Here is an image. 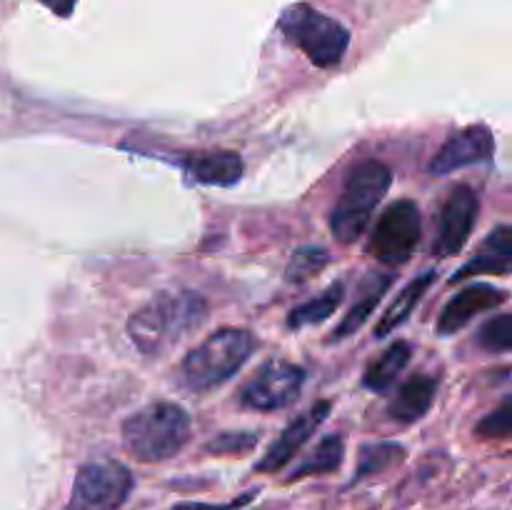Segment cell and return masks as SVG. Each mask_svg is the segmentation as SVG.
Returning <instances> with one entry per match:
<instances>
[{
	"label": "cell",
	"instance_id": "cell-1",
	"mask_svg": "<svg viewBox=\"0 0 512 510\" xmlns=\"http://www.w3.org/2000/svg\"><path fill=\"white\" fill-rule=\"evenodd\" d=\"M205 318H208V303L203 295L173 290V293H158L138 313L130 315L128 333L140 353L158 355L185 333L198 328Z\"/></svg>",
	"mask_w": 512,
	"mask_h": 510
},
{
	"label": "cell",
	"instance_id": "cell-2",
	"mask_svg": "<svg viewBox=\"0 0 512 510\" xmlns=\"http://www.w3.org/2000/svg\"><path fill=\"white\" fill-rule=\"evenodd\" d=\"M190 440V418L180 405L158 400L123 423V445L140 463L175 458Z\"/></svg>",
	"mask_w": 512,
	"mask_h": 510
},
{
	"label": "cell",
	"instance_id": "cell-3",
	"mask_svg": "<svg viewBox=\"0 0 512 510\" xmlns=\"http://www.w3.org/2000/svg\"><path fill=\"white\" fill-rule=\"evenodd\" d=\"M258 348V338L245 328H220L195 345L180 363V380L188 390L218 388L233 378Z\"/></svg>",
	"mask_w": 512,
	"mask_h": 510
},
{
	"label": "cell",
	"instance_id": "cell-4",
	"mask_svg": "<svg viewBox=\"0 0 512 510\" xmlns=\"http://www.w3.org/2000/svg\"><path fill=\"white\" fill-rule=\"evenodd\" d=\"M390 183H393V173L383 160H363L350 170L343 193L330 213V230H333L335 240L348 245L365 233L380 200L388 193Z\"/></svg>",
	"mask_w": 512,
	"mask_h": 510
},
{
	"label": "cell",
	"instance_id": "cell-5",
	"mask_svg": "<svg viewBox=\"0 0 512 510\" xmlns=\"http://www.w3.org/2000/svg\"><path fill=\"white\" fill-rule=\"evenodd\" d=\"M278 28L285 40L303 50L310 63L318 68H335L350 45L348 28L308 3L285 8L278 20Z\"/></svg>",
	"mask_w": 512,
	"mask_h": 510
},
{
	"label": "cell",
	"instance_id": "cell-6",
	"mask_svg": "<svg viewBox=\"0 0 512 510\" xmlns=\"http://www.w3.org/2000/svg\"><path fill=\"white\" fill-rule=\"evenodd\" d=\"M133 485V473L118 460H90L78 468L63 510H120Z\"/></svg>",
	"mask_w": 512,
	"mask_h": 510
},
{
	"label": "cell",
	"instance_id": "cell-7",
	"mask_svg": "<svg viewBox=\"0 0 512 510\" xmlns=\"http://www.w3.org/2000/svg\"><path fill=\"white\" fill-rule=\"evenodd\" d=\"M423 235V215L415 200H395L385 208L368 240V253L388 268H400L418 250Z\"/></svg>",
	"mask_w": 512,
	"mask_h": 510
},
{
	"label": "cell",
	"instance_id": "cell-8",
	"mask_svg": "<svg viewBox=\"0 0 512 510\" xmlns=\"http://www.w3.org/2000/svg\"><path fill=\"white\" fill-rule=\"evenodd\" d=\"M305 385V370L290 360L273 358L255 370L253 378L240 388V405L260 413L283 410L293 403Z\"/></svg>",
	"mask_w": 512,
	"mask_h": 510
},
{
	"label": "cell",
	"instance_id": "cell-9",
	"mask_svg": "<svg viewBox=\"0 0 512 510\" xmlns=\"http://www.w3.org/2000/svg\"><path fill=\"white\" fill-rule=\"evenodd\" d=\"M480 215V198L470 185H455L440 210L438 238L433 243L435 258L445 260L458 255L468 245Z\"/></svg>",
	"mask_w": 512,
	"mask_h": 510
},
{
	"label": "cell",
	"instance_id": "cell-10",
	"mask_svg": "<svg viewBox=\"0 0 512 510\" xmlns=\"http://www.w3.org/2000/svg\"><path fill=\"white\" fill-rule=\"evenodd\" d=\"M330 408H333L330 400H318V403L310 405L305 413H300L293 423L285 425V430L278 435V440L270 443V448L265 450L263 458L258 460L255 473H278V470H283L285 465L300 453V448L313 438L315 430L325 423Z\"/></svg>",
	"mask_w": 512,
	"mask_h": 510
},
{
	"label": "cell",
	"instance_id": "cell-11",
	"mask_svg": "<svg viewBox=\"0 0 512 510\" xmlns=\"http://www.w3.org/2000/svg\"><path fill=\"white\" fill-rule=\"evenodd\" d=\"M495 153V138L485 125H468L443 143L430 163L433 175H448L468 165L488 163Z\"/></svg>",
	"mask_w": 512,
	"mask_h": 510
},
{
	"label": "cell",
	"instance_id": "cell-12",
	"mask_svg": "<svg viewBox=\"0 0 512 510\" xmlns=\"http://www.w3.org/2000/svg\"><path fill=\"white\" fill-rule=\"evenodd\" d=\"M508 290L495 288L488 283H470L468 288H463L460 293H455L453 298L445 303L443 313L438 318V333L440 335H455L458 330H463L465 325L473 323V318H478L485 310H495L500 305L508 303Z\"/></svg>",
	"mask_w": 512,
	"mask_h": 510
},
{
	"label": "cell",
	"instance_id": "cell-13",
	"mask_svg": "<svg viewBox=\"0 0 512 510\" xmlns=\"http://www.w3.org/2000/svg\"><path fill=\"white\" fill-rule=\"evenodd\" d=\"M512 273V230L510 225H498L488 233V238L478 245L473 260L465 263L458 273L450 278V283H460L473 275H500L508 278Z\"/></svg>",
	"mask_w": 512,
	"mask_h": 510
},
{
	"label": "cell",
	"instance_id": "cell-14",
	"mask_svg": "<svg viewBox=\"0 0 512 510\" xmlns=\"http://www.w3.org/2000/svg\"><path fill=\"white\" fill-rule=\"evenodd\" d=\"M180 168L203 185L228 188L243 178V158L233 150H213V153H188L178 160Z\"/></svg>",
	"mask_w": 512,
	"mask_h": 510
},
{
	"label": "cell",
	"instance_id": "cell-15",
	"mask_svg": "<svg viewBox=\"0 0 512 510\" xmlns=\"http://www.w3.org/2000/svg\"><path fill=\"white\" fill-rule=\"evenodd\" d=\"M393 280H395V275H390V273H368L365 275V278L360 280L353 305H350L348 313L343 315V320L338 323V328L333 330L330 340H333V343H338V340H345V338H350V335L358 333V330L368 323V318L373 315V310L380 305L383 295L388 293V288L393 285Z\"/></svg>",
	"mask_w": 512,
	"mask_h": 510
},
{
	"label": "cell",
	"instance_id": "cell-16",
	"mask_svg": "<svg viewBox=\"0 0 512 510\" xmlns=\"http://www.w3.org/2000/svg\"><path fill=\"white\" fill-rule=\"evenodd\" d=\"M435 393H438V380L433 375H413L410 380H405L403 388L390 400L388 415L398 423H418L433 408Z\"/></svg>",
	"mask_w": 512,
	"mask_h": 510
},
{
	"label": "cell",
	"instance_id": "cell-17",
	"mask_svg": "<svg viewBox=\"0 0 512 510\" xmlns=\"http://www.w3.org/2000/svg\"><path fill=\"white\" fill-rule=\"evenodd\" d=\"M435 278H438V273H435V270H423L418 278L410 280V283L405 285L398 295H395V300L388 305V310H385L383 318L378 320V325H375V330H373L375 338H388V335H393V330H398L400 325H403L405 320L413 315V310L418 308L420 300H423V295L428 293L430 285L435 283Z\"/></svg>",
	"mask_w": 512,
	"mask_h": 510
},
{
	"label": "cell",
	"instance_id": "cell-18",
	"mask_svg": "<svg viewBox=\"0 0 512 510\" xmlns=\"http://www.w3.org/2000/svg\"><path fill=\"white\" fill-rule=\"evenodd\" d=\"M410 358H413V348H410L408 340H395L385 353H380L378 358L365 368L363 385L368 390H373V393H385V390L393 388L398 375L408 368Z\"/></svg>",
	"mask_w": 512,
	"mask_h": 510
},
{
	"label": "cell",
	"instance_id": "cell-19",
	"mask_svg": "<svg viewBox=\"0 0 512 510\" xmlns=\"http://www.w3.org/2000/svg\"><path fill=\"white\" fill-rule=\"evenodd\" d=\"M343 455H345L343 438H340L338 433L325 435V438L315 445L313 453H310L308 458L300 460L298 468H293V473L288 475V483H293V480L310 478V475L335 473V470L343 465Z\"/></svg>",
	"mask_w": 512,
	"mask_h": 510
},
{
	"label": "cell",
	"instance_id": "cell-20",
	"mask_svg": "<svg viewBox=\"0 0 512 510\" xmlns=\"http://www.w3.org/2000/svg\"><path fill=\"white\" fill-rule=\"evenodd\" d=\"M343 295H345V285L333 283L330 288H325L323 293L315 295L313 300H305L303 305H298V308L290 310L288 328L300 330V328H308V325L323 323V320H328L330 315L340 308V303H343Z\"/></svg>",
	"mask_w": 512,
	"mask_h": 510
},
{
	"label": "cell",
	"instance_id": "cell-21",
	"mask_svg": "<svg viewBox=\"0 0 512 510\" xmlns=\"http://www.w3.org/2000/svg\"><path fill=\"white\" fill-rule=\"evenodd\" d=\"M403 445L393 443V440H378V443H365L358 453V468H355L353 483L378 475L388 470L390 465L398 463L403 458Z\"/></svg>",
	"mask_w": 512,
	"mask_h": 510
},
{
	"label": "cell",
	"instance_id": "cell-22",
	"mask_svg": "<svg viewBox=\"0 0 512 510\" xmlns=\"http://www.w3.org/2000/svg\"><path fill=\"white\" fill-rule=\"evenodd\" d=\"M328 263V250L320 248V245H303V248L295 250L293 258H290L288 268H285V278H288L290 283H305V280H310L313 275H318Z\"/></svg>",
	"mask_w": 512,
	"mask_h": 510
},
{
	"label": "cell",
	"instance_id": "cell-23",
	"mask_svg": "<svg viewBox=\"0 0 512 510\" xmlns=\"http://www.w3.org/2000/svg\"><path fill=\"white\" fill-rule=\"evenodd\" d=\"M478 343L483 345L488 353H510L512 348V315L500 313L490 318L488 323L480 328Z\"/></svg>",
	"mask_w": 512,
	"mask_h": 510
},
{
	"label": "cell",
	"instance_id": "cell-24",
	"mask_svg": "<svg viewBox=\"0 0 512 510\" xmlns=\"http://www.w3.org/2000/svg\"><path fill=\"white\" fill-rule=\"evenodd\" d=\"M475 433H478L480 438H508L512 433V400L505 398L493 413L485 415V418L475 425Z\"/></svg>",
	"mask_w": 512,
	"mask_h": 510
},
{
	"label": "cell",
	"instance_id": "cell-25",
	"mask_svg": "<svg viewBox=\"0 0 512 510\" xmlns=\"http://www.w3.org/2000/svg\"><path fill=\"white\" fill-rule=\"evenodd\" d=\"M255 443H258V433H220L205 445V450L213 455H243L253 450Z\"/></svg>",
	"mask_w": 512,
	"mask_h": 510
},
{
	"label": "cell",
	"instance_id": "cell-26",
	"mask_svg": "<svg viewBox=\"0 0 512 510\" xmlns=\"http://www.w3.org/2000/svg\"><path fill=\"white\" fill-rule=\"evenodd\" d=\"M255 498V490H248V493H243L240 498L230 500V503H198V500H185V503H178L173 505V510H240L243 505L253 503Z\"/></svg>",
	"mask_w": 512,
	"mask_h": 510
},
{
	"label": "cell",
	"instance_id": "cell-27",
	"mask_svg": "<svg viewBox=\"0 0 512 510\" xmlns=\"http://www.w3.org/2000/svg\"><path fill=\"white\" fill-rule=\"evenodd\" d=\"M40 3L53 10L55 15H60V18H68V15H73L78 0H40Z\"/></svg>",
	"mask_w": 512,
	"mask_h": 510
}]
</instances>
